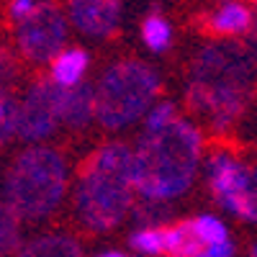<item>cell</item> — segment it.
<instances>
[{
	"label": "cell",
	"instance_id": "cell-2",
	"mask_svg": "<svg viewBox=\"0 0 257 257\" xmlns=\"http://www.w3.org/2000/svg\"><path fill=\"white\" fill-rule=\"evenodd\" d=\"M134 206L132 147L108 142L80 165L72 208L77 221L95 234L116 229Z\"/></svg>",
	"mask_w": 257,
	"mask_h": 257
},
{
	"label": "cell",
	"instance_id": "cell-10",
	"mask_svg": "<svg viewBox=\"0 0 257 257\" xmlns=\"http://www.w3.org/2000/svg\"><path fill=\"white\" fill-rule=\"evenodd\" d=\"M203 29L211 36H219V39H234V36H242L249 34L252 29V11L244 3H237V0H229V3H221L211 16H206L203 21Z\"/></svg>",
	"mask_w": 257,
	"mask_h": 257
},
{
	"label": "cell",
	"instance_id": "cell-15",
	"mask_svg": "<svg viewBox=\"0 0 257 257\" xmlns=\"http://www.w3.org/2000/svg\"><path fill=\"white\" fill-rule=\"evenodd\" d=\"M170 216H173V208L167 206V201H149V198H139L132 206V221L137 229H162Z\"/></svg>",
	"mask_w": 257,
	"mask_h": 257
},
{
	"label": "cell",
	"instance_id": "cell-7",
	"mask_svg": "<svg viewBox=\"0 0 257 257\" xmlns=\"http://www.w3.org/2000/svg\"><path fill=\"white\" fill-rule=\"evenodd\" d=\"M67 41V18L52 0H41L34 11L16 24V44L24 59L34 64L52 62Z\"/></svg>",
	"mask_w": 257,
	"mask_h": 257
},
{
	"label": "cell",
	"instance_id": "cell-20",
	"mask_svg": "<svg viewBox=\"0 0 257 257\" xmlns=\"http://www.w3.org/2000/svg\"><path fill=\"white\" fill-rule=\"evenodd\" d=\"M128 244L144 254H160L165 252V226L162 229H137L128 237Z\"/></svg>",
	"mask_w": 257,
	"mask_h": 257
},
{
	"label": "cell",
	"instance_id": "cell-24",
	"mask_svg": "<svg viewBox=\"0 0 257 257\" xmlns=\"http://www.w3.org/2000/svg\"><path fill=\"white\" fill-rule=\"evenodd\" d=\"M234 254V244L226 239V242H219V244H208L203 247L201 257H231Z\"/></svg>",
	"mask_w": 257,
	"mask_h": 257
},
{
	"label": "cell",
	"instance_id": "cell-28",
	"mask_svg": "<svg viewBox=\"0 0 257 257\" xmlns=\"http://www.w3.org/2000/svg\"><path fill=\"white\" fill-rule=\"evenodd\" d=\"M221 3H229V0H221Z\"/></svg>",
	"mask_w": 257,
	"mask_h": 257
},
{
	"label": "cell",
	"instance_id": "cell-11",
	"mask_svg": "<svg viewBox=\"0 0 257 257\" xmlns=\"http://www.w3.org/2000/svg\"><path fill=\"white\" fill-rule=\"evenodd\" d=\"M95 118V90L90 82H77L64 88L62 100V123L70 128H85Z\"/></svg>",
	"mask_w": 257,
	"mask_h": 257
},
{
	"label": "cell",
	"instance_id": "cell-27",
	"mask_svg": "<svg viewBox=\"0 0 257 257\" xmlns=\"http://www.w3.org/2000/svg\"><path fill=\"white\" fill-rule=\"evenodd\" d=\"M249 257H257V244H252V249H249Z\"/></svg>",
	"mask_w": 257,
	"mask_h": 257
},
{
	"label": "cell",
	"instance_id": "cell-23",
	"mask_svg": "<svg viewBox=\"0 0 257 257\" xmlns=\"http://www.w3.org/2000/svg\"><path fill=\"white\" fill-rule=\"evenodd\" d=\"M34 6H36V0H13L11 3V18L18 24V21H24L34 11Z\"/></svg>",
	"mask_w": 257,
	"mask_h": 257
},
{
	"label": "cell",
	"instance_id": "cell-14",
	"mask_svg": "<svg viewBox=\"0 0 257 257\" xmlns=\"http://www.w3.org/2000/svg\"><path fill=\"white\" fill-rule=\"evenodd\" d=\"M88 52L85 49H67L59 52L52 59V80L59 88H72V85L82 82V75L88 70Z\"/></svg>",
	"mask_w": 257,
	"mask_h": 257
},
{
	"label": "cell",
	"instance_id": "cell-12",
	"mask_svg": "<svg viewBox=\"0 0 257 257\" xmlns=\"http://www.w3.org/2000/svg\"><path fill=\"white\" fill-rule=\"evenodd\" d=\"M13 257H82V244L70 234L49 231L24 242Z\"/></svg>",
	"mask_w": 257,
	"mask_h": 257
},
{
	"label": "cell",
	"instance_id": "cell-29",
	"mask_svg": "<svg viewBox=\"0 0 257 257\" xmlns=\"http://www.w3.org/2000/svg\"><path fill=\"white\" fill-rule=\"evenodd\" d=\"M252 3H257V0H252Z\"/></svg>",
	"mask_w": 257,
	"mask_h": 257
},
{
	"label": "cell",
	"instance_id": "cell-25",
	"mask_svg": "<svg viewBox=\"0 0 257 257\" xmlns=\"http://www.w3.org/2000/svg\"><path fill=\"white\" fill-rule=\"evenodd\" d=\"M249 49L257 52V13H252V29H249Z\"/></svg>",
	"mask_w": 257,
	"mask_h": 257
},
{
	"label": "cell",
	"instance_id": "cell-21",
	"mask_svg": "<svg viewBox=\"0 0 257 257\" xmlns=\"http://www.w3.org/2000/svg\"><path fill=\"white\" fill-rule=\"evenodd\" d=\"M21 70H18V59L8 47L0 44V93H16Z\"/></svg>",
	"mask_w": 257,
	"mask_h": 257
},
{
	"label": "cell",
	"instance_id": "cell-8",
	"mask_svg": "<svg viewBox=\"0 0 257 257\" xmlns=\"http://www.w3.org/2000/svg\"><path fill=\"white\" fill-rule=\"evenodd\" d=\"M62 100H64V88H59L52 77L34 80L26 88L24 98L18 100L16 137H21L29 144L49 139L62 123Z\"/></svg>",
	"mask_w": 257,
	"mask_h": 257
},
{
	"label": "cell",
	"instance_id": "cell-19",
	"mask_svg": "<svg viewBox=\"0 0 257 257\" xmlns=\"http://www.w3.org/2000/svg\"><path fill=\"white\" fill-rule=\"evenodd\" d=\"M18 98L16 93H0V144H8L16 137Z\"/></svg>",
	"mask_w": 257,
	"mask_h": 257
},
{
	"label": "cell",
	"instance_id": "cell-18",
	"mask_svg": "<svg viewBox=\"0 0 257 257\" xmlns=\"http://www.w3.org/2000/svg\"><path fill=\"white\" fill-rule=\"evenodd\" d=\"M193 229H196V234L201 237V242L208 247V244H219V242H226L229 234H226V226L221 219L211 216V213H203V216H196L190 219Z\"/></svg>",
	"mask_w": 257,
	"mask_h": 257
},
{
	"label": "cell",
	"instance_id": "cell-16",
	"mask_svg": "<svg viewBox=\"0 0 257 257\" xmlns=\"http://www.w3.org/2000/svg\"><path fill=\"white\" fill-rule=\"evenodd\" d=\"M21 247V219L0 198V257H13Z\"/></svg>",
	"mask_w": 257,
	"mask_h": 257
},
{
	"label": "cell",
	"instance_id": "cell-17",
	"mask_svg": "<svg viewBox=\"0 0 257 257\" xmlns=\"http://www.w3.org/2000/svg\"><path fill=\"white\" fill-rule=\"evenodd\" d=\"M142 39L147 41V47L152 52H165L173 41V29H170V21L165 16H147L142 24Z\"/></svg>",
	"mask_w": 257,
	"mask_h": 257
},
{
	"label": "cell",
	"instance_id": "cell-13",
	"mask_svg": "<svg viewBox=\"0 0 257 257\" xmlns=\"http://www.w3.org/2000/svg\"><path fill=\"white\" fill-rule=\"evenodd\" d=\"M203 242L196 234L190 221H178L173 226H165V252L170 257H201Z\"/></svg>",
	"mask_w": 257,
	"mask_h": 257
},
{
	"label": "cell",
	"instance_id": "cell-9",
	"mask_svg": "<svg viewBox=\"0 0 257 257\" xmlns=\"http://www.w3.org/2000/svg\"><path fill=\"white\" fill-rule=\"evenodd\" d=\"M70 18L82 34L105 39L118 29L121 0H70Z\"/></svg>",
	"mask_w": 257,
	"mask_h": 257
},
{
	"label": "cell",
	"instance_id": "cell-5",
	"mask_svg": "<svg viewBox=\"0 0 257 257\" xmlns=\"http://www.w3.org/2000/svg\"><path fill=\"white\" fill-rule=\"evenodd\" d=\"M254 77V54L239 44H211L190 67V85L203 95H247Z\"/></svg>",
	"mask_w": 257,
	"mask_h": 257
},
{
	"label": "cell",
	"instance_id": "cell-22",
	"mask_svg": "<svg viewBox=\"0 0 257 257\" xmlns=\"http://www.w3.org/2000/svg\"><path fill=\"white\" fill-rule=\"evenodd\" d=\"M175 118H178L175 105L170 100H165V103H160V105H155V108L147 111V128L144 132H160V128H165L167 123H173Z\"/></svg>",
	"mask_w": 257,
	"mask_h": 257
},
{
	"label": "cell",
	"instance_id": "cell-4",
	"mask_svg": "<svg viewBox=\"0 0 257 257\" xmlns=\"http://www.w3.org/2000/svg\"><path fill=\"white\" fill-rule=\"evenodd\" d=\"M95 118L103 128L132 126L160 95V75L139 59H121L105 67L95 82Z\"/></svg>",
	"mask_w": 257,
	"mask_h": 257
},
{
	"label": "cell",
	"instance_id": "cell-1",
	"mask_svg": "<svg viewBox=\"0 0 257 257\" xmlns=\"http://www.w3.org/2000/svg\"><path fill=\"white\" fill-rule=\"evenodd\" d=\"M203 137L198 126L175 118L160 132H144L132 149L134 193L149 201H173L193 185Z\"/></svg>",
	"mask_w": 257,
	"mask_h": 257
},
{
	"label": "cell",
	"instance_id": "cell-3",
	"mask_svg": "<svg viewBox=\"0 0 257 257\" xmlns=\"http://www.w3.org/2000/svg\"><path fill=\"white\" fill-rule=\"evenodd\" d=\"M70 188V165L54 147H29L6 170L3 201L21 221H44L62 206Z\"/></svg>",
	"mask_w": 257,
	"mask_h": 257
},
{
	"label": "cell",
	"instance_id": "cell-26",
	"mask_svg": "<svg viewBox=\"0 0 257 257\" xmlns=\"http://www.w3.org/2000/svg\"><path fill=\"white\" fill-rule=\"evenodd\" d=\"M98 257H123L121 252H105V254H98Z\"/></svg>",
	"mask_w": 257,
	"mask_h": 257
},
{
	"label": "cell",
	"instance_id": "cell-6",
	"mask_svg": "<svg viewBox=\"0 0 257 257\" xmlns=\"http://www.w3.org/2000/svg\"><path fill=\"white\" fill-rule=\"evenodd\" d=\"M206 178L213 198L229 213L257 224V167H249L219 149L206 160Z\"/></svg>",
	"mask_w": 257,
	"mask_h": 257
}]
</instances>
